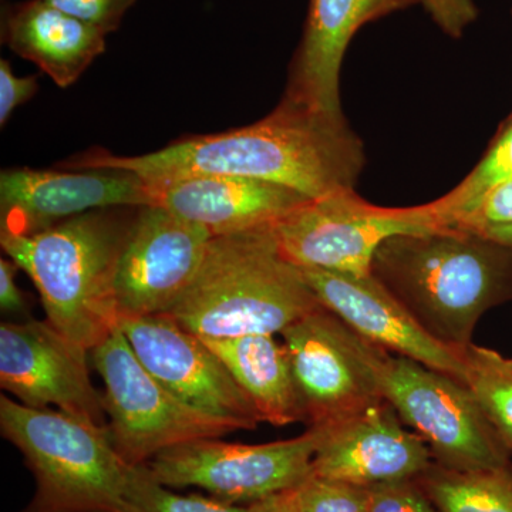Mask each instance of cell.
<instances>
[{"mask_svg": "<svg viewBox=\"0 0 512 512\" xmlns=\"http://www.w3.org/2000/svg\"><path fill=\"white\" fill-rule=\"evenodd\" d=\"M441 228L430 204L386 208L355 190L306 201L276 222L279 247L299 268L370 275L373 256L387 238Z\"/></svg>", "mask_w": 512, "mask_h": 512, "instance_id": "cell-9", "label": "cell"}, {"mask_svg": "<svg viewBox=\"0 0 512 512\" xmlns=\"http://www.w3.org/2000/svg\"><path fill=\"white\" fill-rule=\"evenodd\" d=\"M281 336L306 426L330 429L384 402L376 375L377 346L325 306Z\"/></svg>", "mask_w": 512, "mask_h": 512, "instance_id": "cell-10", "label": "cell"}, {"mask_svg": "<svg viewBox=\"0 0 512 512\" xmlns=\"http://www.w3.org/2000/svg\"><path fill=\"white\" fill-rule=\"evenodd\" d=\"M433 463L426 441L407 430L396 410L384 400L325 429L313 457L312 474L369 488L419 478Z\"/></svg>", "mask_w": 512, "mask_h": 512, "instance_id": "cell-16", "label": "cell"}, {"mask_svg": "<svg viewBox=\"0 0 512 512\" xmlns=\"http://www.w3.org/2000/svg\"><path fill=\"white\" fill-rule=\"evenodd\" d=\"M487 238L494 239V241L512 248V227L498 229V231L491 232V234L487 235Z\"/></svg>", "mask_w": 512, "mask_h": 512, "instance_id": "cell-33", "label": "cell"}, {"mask_svg": "<svg viewBox=\"0 0 512 512\" xmlns=\"http://www.w3.org/2000/svg\"><path fill=\"white\" fill-rule=\"evenodd\" d=\"M247 394L262 423H305L291 360L275 335L202 338Z\"/></svg>", "mask_w": 512, "mask_h": 512, "instance_id": "cell-20", "label": "cell"}, {"mask_svg": "<svg viewBox=\"0 0 512 512\" xmlns=\"http://www.w3.org/2000/svg\"><path fill=\"white\" fill-rule=\"evenodd\" d=\"M120 329L148 372L184 403L244 430L262 423L247 394L200 336L164 315L123 318Z\"/></svg>", "mask_w": 512, "mask_h": 512, "instance_id": "cell-13", "label": "cell"}, {"mask_svg": "<svg viewBox=\"0 0 512 512\" xmlns=\"http://www.w3.org/2000/svg\"><path fill=\"white\" fill-rule=\"evenodd\" d=\"M211 238L160 205L138 208L114 279L120 320L164 315L194 281Z\"/></svg>", "mask_w": 512, "mask_h": 512, "instance_id": "cell-12", "label": "cell"}, {"mask_svg": "<svg viewBox=\"0 0 512 512\" xmlns=\"http://www.w3.org/2000/svg\"><path fill=\"white\" fill-rule=\"evenodd\" d=\"M365 163L362 138L343 113H325L282 97L275 110L249 126L181 138L144 156H116L92 148L59 167L126 170L151 184L194 175H235L285 185L316 200L355 190Z\"/></svg>", "mask_w": 512, "mask_h": 512, "instance_id": "cell-1", "label": "cell"}, {"mask_svg": "<svg viewBox=\"0 0 512 512\" xmlns=\"http://www.w3.org/2000/svg\"><path fill=\"white\" fill-rule=\"evenodd\" d=\"M271 500L237 505L211 495L178 494L161 484L147 466H130L124 512H264Z\"/></svg>", "mask_w": 512, "mask_h": 512, "instance_id": "cell-24", "label": "cell"}, {"mask_svg": "<svg viewBox=\"0 0 512 512\" xmlns=\"http://www.w3.org/2000/svg\"><path fill=\"white\" fill-rule=\"evenodd\" d=\"M375 367L383 399L426 441L434 463L457 471L512 466L511 451L464 384L379 346Z\"/></svg>", "mask_w": 512, "mask_h": 512, "instance_id": "cell-7", "label": "cell"}, {"mask_svg": "<svg viewBox=\"0 0 512 512\" xmlns=\"http://www.w3.org/2000/svg\"><path fill=\"white\" fill-rule=\"evenodd\" d=\"M150 183L126 170H35L0 174V235H32L77 215L156 205Z\"/></svg>", "mask_w": 512, "mask_h": 512, "instance_id": "cell-14", "label": "cell"}, {"mask_svg": "<svg viewBox=\"0 0 512 512\" xmlns=\"http://www.w3.org/2000/svg\"><path fill=\"white\" fill-rule=\"evenodd\" d=\"M436 25L450 37H461L478 18L473 0H420Z\"/></svg>", "mask_w": 512, "mask_h": 512, "instance_id": "cell-29", "label": "cell"}, {"mask_svg": "<svg viewBox=\"0 0 512 512\" xmlns=\"http://www.w3.org/2000/svg\"><path fill=\"white\" fill-rule=\"evenodd\" d=\"M0 431L36 481L19 512H124L130 466L104 427L2 396Z\"/></svg>", "mask_w": 512, "mask_h": 512, "instance_id": "cell-5", "label": "cell"}, {"mask_svg": "<svg viewBox=\"0 0 512 512\" xmlns=\"http://www.w3.org/2000/svg\"><path fill=\"white\" fill-rule=\"evenodd\" d=\"M417 481L441 512H512V466L457 471L433 463Z\"/></svg>", "mask_w": 512, "mask_h": 512, "instance_id": "cell-21", "label": "cell"}, {"mask_svg": "<svg viewBox=\"0 0 512 512\" xmlns=\"http://www.w3.org/2000/svg\"><path fill=\"white\" fill-rule=\"evenodd\" d=\"M106 36L43 0L16 3L3 16V43L60 87L77 82L89 69L106 50Z\"/></svg>", "mask_w": 512, "mask_h": 512, "instance_id": "cell-19", "label": "cell"}, {"mask_svg": "<svg viewBox=\"0 0 512 512\" xmlns=\"http://www.w3.org/2000/svg\"><path fill=\"white\" fill-rule=\"evenodd\" d=\"M320 306L271 225L212 237L194 281L164 316L200 338L281 335Z\"/></svg>", "mask_w": 512, "mask_h": 512, "instance_id": "cell-3", "label": "cell"}, {"mask_svg": "<svg viewBox=\"0 0 512 512\" xmlns=\"http://www.w3.org/2000/svg\"><path fill=\"white\" fill-rule=\"evenodd\" d=\"M369 490V512H441L417 481H392Z\"/></svg>", "mask_w": 512, "mask_h": 512, "instance_id": "cell-27", "label": "cell"}, {"mask_svg": "<svg viewBox=\"0 0 512 512\" xmlns=\"http://www.w3.org/2000/svg\"><path fill=\"white\" fill-rule=\"evenodd\" d=\"M420 0H311L284 97L311 109L342 114L340 69L357 30Z\"/></svg>", "mask_w": 512, "mask_h": 512, "instance_id": "cell-17", "label": "cell"}, {"mask_svg": "<svg viewBox=\"0 0 512 512\" xmlns=\"http://www.w3.org/2000/svg\"><path fill=\"white\" fill-rule=\"evenodd\" d=\"M136 214L109 208L32 235H0L6 258L36 286L46 319L89 352L120 328L114 279Z\"/></svg>", "mask_w": 512, "mask_h": 512, "instance_id": "cell-4", "label": "cell"}, {"mask_svg": "<svg viewBox=\"0 0 512 512\" xmlns=\"http://www.w3.org/2000/svg\"><path fill=\"white\" fill-rule=\"evenodd\" d=\"M323 437L325 429L308 427L301 436L264 444L195 440L168 448L146 466L174 490L195 487L225 503L256 504L289 493L311 476Z\"/></svg>", "mask_w": 512, "mask_h": 512, "instance_id": "cell-8", "label": "cell"}, {"mask_svg": "<svg viewBox=\"0 0 512 512\" xmlns=\"http://www.w3.org/2000/svg\"><path fill=\"white\" fill-rule=\"evenodd\" d=\"M264 512H295L293 511L289 494H281L269 501L268 507Z\"/></svg>", "mask_w": 512, "mask_h": 512, "instance_id": "cell-32", "label": "cell"}, {"mask_svg": "<svg viewBox=\"0 0 512 512\" xmlns=\"http://www.w3.org/2000/svg\"><path fill=\"white\" fill-rule=\"evenodd\" d=\"M18 271L19 266L12 259H0V306L3 312L20 313L26 309L25 293L16 282Z\"/></svg>", "mask_w": 512, "mask_h": 512, "instance_id": "cell-31", "label": "cell"}, {"mask_svg": "<svg viewBox=\"0 0 512 512\" xmlns=\"http://www.w3.org/2000/svg\"><path fill=\"white\" fill-rule=\"evenodd\" d=\"M512 180V111L471 173L457 187L429 202L440 227H450L497 185Z\"/></svg>", "mask_w": 512, "mask_h": 512, "instance_id": "cell-23", "label": "cell"}, {"mask_svg": "<svg viewBox=\"0 0 512 512\" xmlns=\"http://www.w3.org/2000/svg\"><path fill=\"white\" fill-rule=\"evenodd\" d=\"M151 187L156 205L212 237L271 227L311 200L285 185L235 175H194Z\"/></svg>", "mask_w": 512, "mask_h": 512, "instance_id": "cell-18", "label": "cell"}, {"mask_svg": "<svg viewBox=\"0 0 512 512\" xmlns=\"http://www.w3.org/2000/svg\"><path fill=\"white\" fill-rule=\"evenodd\" d=\"M36 76L18 77L12 72L8 60H0V124L6 126L13 111L35 96Z\"/></svg>", "mask_w": 512, "mask_h": 512, "instance_id": "cell-30", "label": "cell"}, {"mask_svg": "<svg viewBox=\"0 0 512 512\" xmlns=\"http://www.w3.org/2000/svg\"><path fill=\"white\" fill-rule=\"evenodd\" d=\"M370 274L431 338L464 352L481 316L512 299V248L457 228L394 235Z\"/></svg>", "mask_w": 512, "mask_h": 512, "instance_id": "cell-2", "label": "cell"}, {"mask_svg": "<svg viewBox=\"0 0 512 512\" xmlns=\"http://www.w3.org/2000/svg\"><path fill=\"white\" fill-rule=\"evenodd\" d=\"M463 356L467 389L512 453V357L474 343Z\"/></svg>", "mask_w": 512, "mask_h": 512, "instance_id": "cell-22", "label": "cell"}, {"mask_svg": "<svg viewBox=\"0 0 512 512\" xmlns=\"http://www.w3.org/2000/svg\"><path fill=\"white\" fill-rule=\"evenodd\" d=\"M288 494L295 512H369L367 488L313 474Z\"/></svg>", "mask_w": 512, "mask_h": 512, "instance_id": "cell-25", "label": "cell"}, {"mask_svg": "<svg viewBox=\"0 0 512 512\" xmlns=\"http://www.w3.org/2000/svg\"><path fill=\"white\" fill-rule=\"evenodd\" d=\"M512 227V180L497 185L473 210L447 228L466 229L487 237L498 229Z\"/></svg>", "mask_w": 512, "mask_h": 512, "instance_id": "cell-26", "label": "cell"}, {"mask_svg": "<svg viewBox=\"0 0 512 512\" xmlns=\"http://www.w3.org/2000/svg\"><path fill=\"white\" fill-rule=\"evenodd\" d=\"M301 272L319 302L367 342L416 360L466 386L463 352L431 338L375 276L315 268H301Z\"/></svg>", "mask_w": 512, "mask_h": 512, "instance_id": "cell-15", "label": "cell"}, {"mask_svg": "<svg viewBox=\"0 0 512 512\" xmlns=\"http://www.w3.org/2000/svg\"><path fill=\"white\" fill-rule=\"evenodd\" d=\"M89 350L49 320L0 325V386L32 409H53L107 429L103 393L94 387Z\"/></svg>", "mask_w": 512, "mask_h": 512, "instance_id": "cell-11", "label": "cell"}, {"mask_svg": "<svg viewBox=\"0 0 512 512\" xmlns=\"http://www.w3.org/2000/svg\"><path fill=\"white\" fill-rule=\"evenodd\" d=\"M49 5L89 23L104 35L116 32L124 15L137 0H43Z\"/></svg>", "mask_w": 512, "mask_h": 512, "instance_id": "cell-28", "label": "cell"}, {"mask_svg": "<svg viewBox=\"0 0 512 512\" xmlns=\"http://www.w3.org/2000/svg\"><path fill=\"white\" fill-rule=\"evenodd\" d=\"M90 360L104 383L111 444L128 466H146L168 448L190 441L244 430L178 399L138 360L120 328L90 352Z\"/></svg>", "mask_w": 512, "mask_h": 512, "instance_id": "cell-6", "label": "cell"}]
</instances>
